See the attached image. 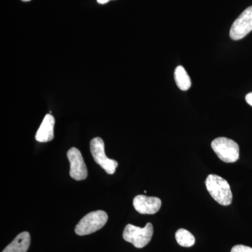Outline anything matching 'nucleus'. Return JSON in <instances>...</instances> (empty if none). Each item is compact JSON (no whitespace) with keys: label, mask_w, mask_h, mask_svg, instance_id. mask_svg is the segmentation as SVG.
<instances>
[{"label":"nucleus","mask_w":252,"mask_h":252,"mask_svg":"<svg viewBox=\"0 0 252 252\" xmlns=\"http://www.w3.org/2000/svg\"><path fill=\"white\" fill-rule=\"evenodd\" d=\"M205 185L214 200L223 206L230 205L233 193L226 180L217 175H210L205 181Z\"/></svg>","instance_id":"f257e3e1"},{"label":"nucleus","mask_w":252,"mask_h":252,"mask_svg":"<svg viewBox=\"0 0 252 252\" xmlns=\"http://www.w3.org/2000/svg\"><path fill=\"white\" fill-rule=\"evenodd\" d=\"M108 220V215L102 210L91 212L83 217L75 228L76 234L86 235L94 233L104 226Z\"/></svg>","instance_id":"f03ea898"},{"label":"nucleus","mask_w":252,"mask_h":252,"mask_svg":"<svg viewBox=\"0 0 252 252\" xmlns=\"http://www.w3.org/2000/svg\"><path fill=\"white\" fill-rule=\"evenodd\" d=\"M154 234L153 225L147 223L144 228L132 224L126 225L123 233V238L127 243L132 244L136 248H143L148 245Z\"/></svg>","instance_id":"7ed1b4c3"},{"label":"nucleus","mask_w":252,"mask_h":252,"mask_svg":"<svg viewBox=\"0 0 252 252\" xmlns=\"http://www.w3.org/2000/svg\"><path fill=\"white\" fill-rule=\"evenodd\" d=\"M212 148L222 161L235 162L240 157V148L235 141L226 137H218L212 141Z\"/></svg>","instance_id":"20e7f679"},{"label":"nucleus","mask_w":252,"mask_h":252,"mask_svg":"<svg viewBox=\"0 0 252 252\" xmlns=\"http://www.w3.org/2000/svg\"><path fill=\"white\" fill-rule=\"evenodd\" d=\"M91 152L96 163L98 164L105 172L109 175H113L116 172L118 166L117 160L109 158L106 156L104 151V143L100 137H95L91 140Z\"/></svg>","instance_id":"39448f33"},{"label":"nucleus","mask_w":252,"mask_h":252,"mask_svg":"<svg viewBox=\"0 0 252 252\" xmlns=\"http://www.w3.org/2000/svg\"><path fill=\"white\" fill-rule=\"evenodd\" d=\"M252 31V6L245 10L232 25L230 37L233 40H240Z\"/></svg>","instance_id":"423d86ee"},{"label":"nucleus","mask_w":252,"mask_h":252,"mask_svg":"<svg viewBox=\"0 0 252 252\" xmlns=\"http://www.w3.org/2000/svg\"><path fill=\"white\" fill-rule=\"evenodd\" d=\"M67 157L70 163V177L77 181L86 180L88 177L87 167L80 151L72 147L68 151Z\"/></svg>","instance_id":"0eeeda50"},{"label":"nucleus","mask_w":252,"mask_h":252,"mask_svg":"<svg viewBox=\"0 0 252 252\" xmlns=\"http://www.w3.org/2000/svg\"><path fill=\"white\" fill-rule=\"evenodd\" d=\"M161 205V200L157 197L139 195L133 200V206L136 211L142 215H154L159 211Z\"/></svg>","instance_id":"6e6552de"},{"label":"nucleus","mask_w":252,"mask_h":252,"mask_svg":"<svg viewBox=\"0 0 252 252\" xmlns=\"http://www.w3.org/2000/svg\"><path fill=\"white\" fill-rule=\"evenodd\" d=\"M55 119L51 114H46L38 129L35 139L39 142H50L54 138Z\"/></svg>","instance_id":"1a4fd4ad"},{"label":"nucleus","mask_w":252,"mask_h":252,"mask_svg":"<svg viewBox=\"0 0 252 252\" xmlns=\"http://www.w3.org/2000/svg\"><path fill=\"white\" fill-rule=\"evenodd\" d=\"M31 245V235L28 232H23L3 250L2 252H27Z\"/></svg>","instance_id":"9d476101"},{"label":"nucleus","mask_w":252,"mask_h":252,"mask_svg":"<svg viewBox=\"0 0 252 252\" xmlns=\"http://www.w3.org/2000/svg\"><path fill=\"white\" fill-rule=\"evenodd\" d=\"M175 80L180 90L188 91L191 86V81L183 66H178L176 67Z\"/></svg>","instance_id":"9b49d317"},{"label":"nucleus","mask_w":252,"mask_h":252,"mask_svg":"<svg viewBox=\"0 0 252 252\" xmlns=\"http://www.w3.org/2000/svg\"><path fill=\"white\" fill-rule=\"evenodd\" d=\"M175 238L177 243L184 248H190L195 242V237L184 228H180L176 232Z\"/></svg>","instance_id":"f8f14e48"},{"label":"nucleus","mask_w":252,"mask_h":252,"mask_svg":"<svg viewBox=\"0 0 252 252\" xmlns=\"http://www.w3.org/2000/svg\"><path fill=\"white\" fill-rule=\"evenodd\" d=\"M230 252H252V248L245 245H235Z\"/></svg>","instance_id":"ddd939ff"},{"label":"nucleus","mask_w":252,"mask_h":252,"mask_svg":"<svg viewBox=\"0 0 252 252\" xmlns=\"http://www.w3.org/2000/svg\"><path fill=\"white\" fill-rule=\"evenodd\" d=\"M245 99H246V102L252 107V92L247 94Z\"/></svg>","instance_id":"4468645a"},{"label":"nucleus","mask_w":252,"mask_h":252,"mask_svg":"<svg viewBox=\"0 0 252 252\" xmlns=\"http://www.w3.org/2000/svg\"><path fill=\"white\" fill-rule=\"evenodd\" d=\"M109 1V0H97V2L101 4H106V3L108 2Z\"/></svg>","instance_id":"2eb2a0df"},{"label":"nucleus","mask_w":252,"mask_h":252,"mask_svg":"<svg viewBox=\"0 0 252 252\" xmlns=\"http://www.w3.org/2000/svg\"><path fill=\"white\" fill-rule=\"evenodd\" d=\"M23 1H31V0H22Z\"/></svg>","instance_id":"dca6fc26"}]
</instances>
